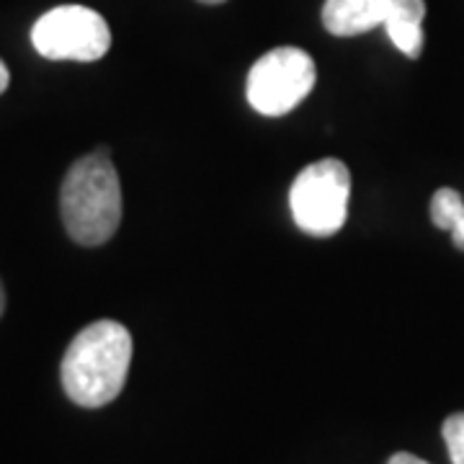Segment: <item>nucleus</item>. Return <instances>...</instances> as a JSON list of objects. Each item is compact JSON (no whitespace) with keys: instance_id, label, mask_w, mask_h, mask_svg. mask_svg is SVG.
<instances>
[{"instance_id":"obj_10","label":"nucleus","mask_w":464,"mask_h":464,"mask_svg":"<svg viewBox=\"0 0 464 464\" xmlns=\"http://www.w3.org/2000/svg\"><path fill=\"white\" fill-rule=\"evenodd\" d=\"M449 232H451V243H454L459 250H464V212L462 217L451 225V230Z\"/></svg>"},{"instance_id":"obj_5","label":"nucleus","mask_w":464,"mask_h":464,"mask_svg":"<svg viewBox=\"0 0 464 464\" xmlns=\"http://www.w3.org/2000/svg\"><path fill=\"white\" fill-rule=\"evenodd\" d=\"M32 44L54 63H96L111 47V29L93 8L57 5L34 24Z\"/></svg>"},{"instance_id":"obj_14","label":"nucleus","mask_w":464,"mask_h":464,"mask_svg":"<svg viewBox=\"0 0 464 464\" xmlns=\"http://www.w3.org/2000/svg\"><path fill=\"white\" fill-rule=\"evenodd\" d=\"M199 3H207V5H217V3H225V0H199Z\"/></svg>"},{"instance_id":"obj_13","label":"nucleus","mask_w":464,"mask_h":464,"mask_svg":"<svg viewBox=\"0 0 464 464\" xmlns=\"http://www.w3.org/2000/svg\"><path fill=\"white\" fill-rule=\"evenodd\" d=\"M3 310H5V292H3V284H0V315H3Z\"/></svg>"},{"instance_id":"obj_12","label":"nucleus","mask_w":464,"mask_h":464,"mask_svg":"<svg viewBox=\"0 0 464 464\" xmlns=\"http://www.w3.org/2000/svg\"><path fill=\"white\" fill-rule=\"evenodd\" d=\"M8 83H11V72H8V67H5V63L0 60V96L5 93V88H8Z\"/></svg>"},{"instance_id":"obj_8","label":"nucleus","mask_w":464,"mask_h":464,"mask_svg":"<svg viewBox=\"0 0 464 464\" xmlns=\"http://www.w3.org/2000/svg\"><path fill=\"white\" fill-rule=\"evenodd\" d=\"M464 201L459 191L454 188H439L431 199V219L436 227L451 230V225L462 217Z\"/></svg>"},{"instance_id":"obj_3","label":"nucleus","mask_w":464,"mask_h":464,"mask_svg":"<svg viewBox=\"0 0 464 464\" xmlns=\"http://www.w3.org/2000/svg\"><path fill=\"white\" fill-rule=\"evenodd\" d=\"M351 201V170L346 163L325 158L302 168L289 191L297 227L315 237H328L343 227Z\"/></svg>"},{"instance_id":"obj_11","label":"nucleus","mask_w":464,"mask_h":464,"mask_svg":"<svg viewBox=\"0 0 464 464\" xmlns=\"http://www.w3.org/2000/svg\"><path fill=\"white\" fill-rule=\"evenodd\" d=\"M387 464H429L423 462L420 457H415V454H408V451H398L395 457H390V462Z\"/></svg>"},{"instance_id":"obj_2","label":"nucleus","mask_w":464,"mask_h":464,"mask_svg":"<svg viewBox=\"0 0 464 464\" xmlns=\"http://www.w3.org/2000/svg\"><path fill=\"white\" fill-rule=\"evenodd\" d=\"M121 183L109 150L99 148L67 170L60 212L67 235L85 248L103 246L121 225Z\"/></svg>"},{"instance_id":"obj_9","label":"nucleus","mask_w":464,"mask_h":464,"mask_svg":"<svg viewBox=\"0 0 464 464\" xmlns=\"http://www.w3.org/2000/svg\"><path fill=\"white\" fill-rule=\"evenodd\" d=\"M444 441H447L451 464H464V413L449 415L444 420Z\"/></svg>"},{"instance_id":"obj_4","label":"nucleus","mask_w":464,"mask_h":464,"mask_svg":"<svg viewBox=\"0 0 464 464\" xmlns=\"http://www.w3.org/2000/svg\"><path fill=\"white\" fill-rule=\"evenodd\" d=\"M317 81L315 60L299 47H276L250 67L246 96L264 116H284L310 96Z\"/></svg>"},{"instance_id":"obj_7","label":"nucleus","mask_w":464,"mask_h":464,"mask_svg":"<svg viewBox=\"0 0 464 464\" xmlns=\"http://www.w3.org/2000/svg\"><path fill=\"white\" fill-rule=\"evenodd\" d=\"M423 18H426L423 0H390L387 16L382 24L392 44L411 60H418L423 52Z\"/></svg>"},{"instance_id":"obj_6","label":"nucleus","mask_w":464,"mask_h":464,"mask_svg":"<svg viewBox=\"0 0 464 464\" xmlns=\"http://www.w3.org/2000/svg\"><path fill=\"white\" fill-rule=\"evenodd\" d=\"M390 0H325L323 26L333 36H359L384 24Z\"/></svg>"},{"instance_id":"obj_1","label":"nucleus","mask_w":464,"mask_h":464,"mask_svg":"<svg viewBox=\"0 0 464 464\" xmlns=\"http://www.w3.org/2000/svg\"><path fill=\"white\" fill-rule=\"evenodd\" d=\"M132 333L116 320H96L65 351L60 377L65 395L81 408H103L119 398L132 364Z\"/></svg>"}]
</instances>
